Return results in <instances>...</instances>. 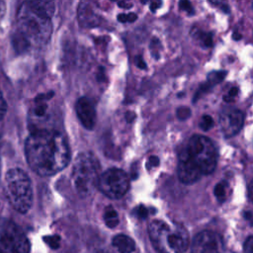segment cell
<instances>
[{
  "label": "cell",
  "mask_w": 253,
  "mask_h": 253,
  "mask_svg": "<svg viewBox=\"0 0 253 253\" xmlns=\"http://www.w3.org/2000/svg\"><path fill=\"white\" fill-rule=\"evenodd\" d=\"M25 154L30 167L43 177L61 171L70 160V149L64 135L47 128L31 131L26 139Z\"/></svg>",
  "instance_id": "6da1fadb"
},
{
  "label": "cell",
  "mask_w": 253,
  "mask_h": 253,
  "mask_svg": "<svg viewBox=\"0 0 253 253\" xmlns=\"http://www.w3.org/2000/svg\"><path fill=\"white\" fill-rule=\"evenodd\" d=\"M216 150L212 141L204 135H193L181 152L178 177L184 184H193L211 174L216 165Z\"/></svg>",
  "instance_id": "7a4b0ae2"
},
{
  "label": "cell",
  "mask_w": 253,
  "mask_h": 253,
  "mask_svg": "<svg viewBox=\"0 0 253 253\" xmlns=\"http://www.w3.org/2000/svg\"><path fill=\"white\" fill-rule=\"evenodd\" d=\"M51 35L50 19L34 12L26 2L18 10L17 31L13 36V44L19 51L31 45H43Z\"/></svg>",
  "instance_id": "3957f363"
},
{
  "label": "cell",
  "mask_w": 253,
  "mask_h": 253,
  "mask_svg": "<svg viewBox=\"0 0 253 253\" xmlns=\"http://www.w3.org/2000/svg\"><path fill=\"white\" fill-rule=\"evenodd\" d=\"M152 246L159 253H184L189 247V235L181 225H169L162 220H153L148 225Z\"/></svg>",
  "instance_id": "277c9868"
},
{
  "label": "cell",
  "mask_w": 253,
  "mask_h": 253,
  "mask_svg": "<svg viewBox=\"0 0 253 253\" xmlns=\"http://www.w3.org/2000/svg\"><path fill=\"white\" fill-rule=\"evenodd\" d=\"M4 192L10 205L19 212H27L33 205L32 182L26 172L12 168L5 175Z\"/></svg>",
  "instance_id": "5b68a950"
},
{
  "label": "cell",
  "mask_w": 253,
  "mask_h": 253,
  "mask_svg": "<svg viewBox=\"0 0 253 253\" xmlns=\"http://www.w3.org/2000/svg\"><path fill=\"white\" fill-rule=\"evenodd\" d=\"M100 163L97 157L89 152L79 153L72 168V182L81 197L89 196L98 185Z\"/></svg>",
  "instance_id": "8992f818"
},
{
  "label": "cell",
  "mask_w": 253,
  "mask_h": 253,
  "mask_svg": "<svg viewBox=\"0 0 253 253\" xmlns=\"http://www.w3.org/2000/svg\"><path fill=\"white\" fill-rule=\"evenodd\" d=\"M30 241L13 221L0 218V253H29Z\"/></svg>",
  "instance_id": "52a82bcc"
},
{
  "label": "cell",
  "mask_w": 253,
  "mask_h": 253,
  "mask_svg": "<svg viewBox=\"0 0 253 253\" xmlns=\"http://www.w3.org/2000/svg\"><path fill=\"white\" fill-rule=\"evenodd\" d=\"M97 188L111 199H120L129 188V178L122 169L110 168L100 175Z\"/></svg>",
  "instance_id": "ba28073f"
},
{
  "label": "cell",
  "mask_w": 253,
  "mask_h": 253,
  "mask_svg": "<svg viewBox=\"0 0 253 253\" xmlns=\"http://www.w3.org/2000/svg\"><path fill=\"white\" fill-rule=\"evenodd\" d=\"M191 253H223L222 239L215 232L202 231L193 239Z\"/></svg>",
  "instance_id": "9c48e42d"
},
{
  "label": "cell",
  "mask_w": 253,
  "mask_h": 253,
  "mask_svg": "<svg viewBox=\"0 0 253 253\" xmlns=\"http://www.w3.org/2000/svg\"><path fill=\"white\" fill-rule=\"evenodd\" d=\"M244 123V115L241 111L231 109L221 113L219 118L220 130L225 137L235 135L242 127Z\"/></svg>",
  "instance_id": "30bf717a"
},
{
  "label": "cell",
  "mask_w": 253,
  "mask_h": 253,
  "mask_svg": "<svg viewBox=\"0 0 253 253\" xmlns=\"http://www.w3.org/2000/svg\"><path fill=\"white\" fill-rule=\"evenodd\" d=\"M76 115L84 126L88 129H92L96 124V110L90 99L87 97H81L77 100L75 105Z\"/></svg>",
  "instance_id": "8fae6325"
},
{
  "label": "cell",
  "mask_w": 253,
  "mask_h": 253,
  "mask_svg": "<svg viewBox=\"0 0 253 253\" xmlns=\"http://www.w3.org/2000/svg\"><path fill=\"white\" fill-rule=\"evenodd\" d=\"M77 15L80 26L83 28H92L100 23V17L90 2H80Z\"/></svg>",
  "instance_id": "7c38bea8"
},
{
  "label": "cell",
  "mask_w": 253,
  "mask_h": 253,
  "mask_svg": "<svg viewBox=\"0 0 253 253\" xmlns=\"http://www.w3.org/2000/svg\"><path fill=\"white\" fill-rule=\"evenodd\" d=\"M28 6L36 13L45 18L51 19L54 13V3L51 1H27Z\"/></svg>",
  "instance_id": "4fadbf2b"
},
{
  "label": "cell",
  "mask_w": 253,
  "mask_h": 253,
  "mask_svg": "<svg viewBox=\"0 0 253 253\" xmlns=\"http://www.w3.org/2000/svg\"><path fill=\"white\" fill-rule=\"evenodd\" d=\"M113 245L120 253H132L135 250V243L133 239L125 234L116 235L113 238Z\"/></svg>",
  "instance_id": "5bb4252c"
},
{
  "label": "cell",
  "mask_w": 253,
  "mask_h": 253,
  "mask_svg": "<svg viewBox=\"0 0 253 253\" xmlns=\"http://www.w3.org/2000/svg\"><path fill=\"white\" fill-rule=\"evenodd\" d=\"M104 220H105V223L107 224V226H109L111 228L118 225L119 216H118L117 211L112 207L106 208L105 212H104Z\"/></svg>",
  "instance_id": "9a60e30c"
},
{
  "label": "cell",
  "mask_w": 253,
  "mask_h": 253,
  "mask_svg": "<svg viewBox=\"0 0 253 253\" xmlns=\"http://www.w3.org/2000/svg\"><path fill=\"white\" fill-rule=\"evenodd\" d=\"M193 38L197 39L202 45L209 47L212 45V35L211 33H206V32H202V31H197L192 33Z\"/></svg>",
  "instance_id": "2e32d148"
},
{
  "label": "cell",
  "mask_w": 253,
  "mask_h": 253,
  "mask_svg": "<svg viewBox=\"0 0 253 253\" xmlns=\"http://www.w3.org/2000/svg\"><path fill=\"white\" fill-rule=\"evenodd\" d=\"M227 72L225 70H218V71H211L208 74V83L211 86L218 84L221 82L224 77L226 76Z\"/></svg>",
  "instance_id": "e0dca14e"
},
{
  "label": "cell",
  "mask_w": 253,
  "mask_h": 253,
  "mask_svg": "<svg viewBox=\"0 0 253 253\" xmlns=\"http://www.w3.org/2000/svg\"><path fill=\"white\" fill-rule=\"evenodd\" d=\"M43 241L52 249H57L60 246V237L58 235L44 236Z\"/></svg>",
  "instance_id": "ac0fdd59"
},
{
  "label": "cell",
  "mask_w": 253,
  "mask_h": 253,
  "mask_svg": "<svg viewBox=\"0 0 253 253\" xmlns=\"http://www.w3.org/2000/svg\"><path fill=\"white\" fill-rule=\"evenodd\" d=\"M213 125V121L211 119V116L209 115H206V116H203L201 122H200V127L203 129V130H209Z\"/></svg>",
  "instance_id": "d6986e66"
},
{
  "label": "cell",
  "mask_w": 253,
  "mask_h": 253,
  "mask_svg": "<svg viewBox=\"0 0 253 253\" xmlns=\"http://www.w3.org/2000/svg\"><path fill=\"white\" fill-rule=\"evenodd\" d=\"M137 19V16L134 13H129V14H120L118 16V20L122 23H126V22H134Z\"/></svg>",
  "instance_id": "ffe728a7"
},
{
  "label": "cell",
  "mask_w": 253,
  "mask_h": 253,
  "mask_svg": "<svg viewBox=\"0 0 253 253\" xmlns=\"http://www.w3.org/2000/svg\"><path fill=\"white\" fill-rule=\"evenodd\" d=\"M191 116V109L188 107H180L177 110V117L180 120H187Z\"/></svg>",
  "instance_id": "44dd1931"
},
{
  "label": "cell",
  "mask_w": 253,
  "mask_h": 253,
  "mask_svg": "<svg viewBox=\"0 0 253 253\" xmlns=\"http://www.w3.org/2000/svg\"><path fill=\"white\" fill-rule=\"evenodd\" d=\"M213 193H214L216 198L224 199V197H225V187H224V185L221 184V183L216 184L214 189H213Z\"/></svg>",
  "instance_id": "7402d4cb"
},
{
  "label": "cell",
  "mask_w": 253,
  "mask_h": 253,
  "mask_svg": "<svg viewBox=\"0 0 253 253\" xmlns=\"http://www.w3.org/2000/svg\"><path fill=\"white\" fill-rule=\"evenodd\" d=\"M212 86L211 85H210L208 82L207 83H203V84H201L200 85V87H199V91H197V93H196V95H195V97H194V102H196L197 101V99H199L200 98V96L202 95V94H204V93H207L211 88Z\"/></svg>",
  "instance_id": "603a6c76"
},
{
  "label": "cell",
  "mask_w": 253,
  "mask_h": 253,
  "mask_svg": "<svg viewBox=\"0 0 253 253\" xmlns=\"http://www.w3.org/2000/svg\"><path fill=\"white\" fill-rule=\"evenodd\" d=\"M6 111H7V104H6V101L3 97L2 91L0 89V121L4 118V116L6 114Z\"/></svg>",
  "instance_id": "cb8c5ba5"
},
{
  "label": "cell",
  "mask_w": 253,
  "mask_h": 253,
  "mask_svg": "<svg viewBox=\"0 0 253 253\" xmlns=\"http://www.w3.org/2000/svg\"><path fill=\"white\" fill-rule=\"evenodd\" d=\"M179 7L181 10L186 11L188 14H193L194 13V9L192 7V4L189 1H181L179 2Z\"/></svg>",
  "instance_id": "d4e9b609"
},
{
  "label": "cell",
  "mask_w": 253,
  "mask_h": 253,
  "mask_svg": "<svg viewBox=\"0 0 253 253\" xmlns=\"http://www.w3.org/2000/svg\"><path fill=\"white\" fill-rule=\"evenodd\" d=\"M244 253H253V236L246 239L244 243Z\"/></svg>",
  "instance_id": "484cf974"
},
{
  "label": "cell",
  "mask_w": 253,
  "mask_h": 253,
  "mask_svg": "<svg viewBox=\"0 0 253 253\" xmlns=\"http://www.w3.org/2000/svg\"><path fill=\"white\" fill-rule=\"evenodd\" d=\"M135 211H136V215L139 218H146L148 215V210L144 206H139L138 208H136Z\"/></svg>",
  "instance_id": "4316f807"
},
{
  "label": "cell",
  "mask_w": 253,
  "mask_h": 253,
  "mask_svg": "<svg viewBox=\"0 0 253 253\" xmlns=\"http://www.w3.org/2000/svg\"><path fill=\"white\" fill-rule=\"evenodd\" d=\"M159 164V158L157 156H150L148 159L147 167H156Z\"/></svg>",
  "instance_id": "83f0119b"
},
{
  "label": "cell",
  "mask_w": 253,
  "mask_h": 253,
  "mask_svg": "<svg viewBox=\"0 0 253 253\" xmlns=\"http://www.w3.org/2000/svg\"><path fill=\"white\" fill-rule=\"evenodd\" d=\"M135 63H136V65H137L140 69H145V68H146V64H145V62H144V60L142 59L141 56H136V58H135Z\"/></svg>",
  "instance_id": "f1b7e54d"
},
{
  "label": "cell",
  "mask_w": 253,
  "mask_h": 253,
  "mask_svg": "<svg viewBox=\"0 0 253 253\" xmlns=\"http://www.w3.org/2000/svg\"><path fill=\"white\" fill-rule=\"evenodd\" d=\"M237 92H238V90H237V88L236 87H232L230 90H229V92H228V94H227V96L228 97H230V98H234L236 95H237Z\"/></svg>",
  "instance_id": "f546056e"
},
{
  "label": "cell",
  "mask_w": 253,
  "mask_h": 253,
  "mask_svg": "<svg viewBox=\"0 0 253 253\" xmlns=\"http://www.w3.org/2000/svg\"><path fill=\"white\" fill-rule=\"evenodd\" d=\"M5 10H6V5L3 1H0V19L4 16L5 14Z\"/></svg>",
  "instance_id": "4dcf8cb0"
},
{
  "label": "cell",
  "mask_w": 253,
  "mask_h": 253,
  "mask_svg": "<svg viewBox=\"0 0 253 253\" xmlns=\"http://www.w3.org/2000/svg\"><path fill=\"white\" fill-rule=\"evenodd\" d=\"M160 5H161V3H160V2H152V3L150 4V10H151L152 12L156 11V10H157V8H158Z\"/></svg>",
  "instance_id": "1f68e13d"
},
{
  "label": "cell",
  "mask_w": 253,
  "mask_h": 253,
  "mask_svg": "<svg viewBox=\"0 0 253 253\" xmlns=\"http://www.w3.org/2000/svg\"><path fill=\"white\" fill-rule=\"evenodd\" d=\"M118 4H119V6L125 8V9H128V8H130L132 6L131 3H126V2H119Z\"/></svg>",
  "instance_id": "d6a6232c"
},
{
  "label": "cell",
  "mask_w": 253,
  "mask_h": 253,
  "mask_svg": "<svg viewBox=\"0 0 253 253\" xmlns=\"http://www.w3.org/2000/svg\"><path fill=\"white\" fill-rule=\"evenodd\" d=\"M249 195H250L251 200L253 201V180H252V182L250 183V186H249Z\"/></svg>",
  "instance_id": "836d02e7"
},
{
  "label": "cell",
  "mask_w": 253,
  "mask_h": 253,
  "mask_svg": "<svg viewBox=\"0 0 253 253\" xmlns=\"http://www.w3.org/2000/svg\"><path fill=\"white\" fill-rule=\"evenodd\" d=\"M244 216H245V218H246V219H252L253 214H252L250 211H246V212L244 213Z\"/></svg>",
  "instance_id": "e575fe53"
},
{
  "label": "cell",
  "mask_w": 253,
  "mask_h": 253,
  "mask_svg": "<svg viewBox=\"0 0 253 253\" xmlns=\"http://www.w3.org/2000/svg\"><path fill=\"white\" fill-rule=\"evenodd\" d=\"M232 38H233V40H235V41H238V40H240L241 39V35L240 34H238V33H234L233 34V36H232Z\"/></svg>",
  "instance_id": "d590c367"
},
{
  "label": "cell",
  "mask_w": 253,
  "mask_h": 253,
  "mask_svg": "<svg viewBox=\"0 0 253 253\" xmlns=\"http://www.w3.org/2000/svg\"><path fill=\"white\" fill-rule=\"evenodd\" d=\"M229 7L227 6V5H221V9L225 12V13H228L229 12V9H228Z\"/></svg>",
  "instance_id": "8d00e7d4"
},
{
  "label": "cell",
  "mask_w": 253,
  "mask_h": 253,
  "mask_svg": "<svg viewBox=\"0 0 253 253\" xmlns=\"http://www.w3.org/2000/svg\"><path fill=\"white\" fill-rule=\"evenodd\" d=\"M223 99H224V101H226V102H232V101H233V99H232V98H230V97H228L227 95H226V96H224V98H223Z\"/></svg>",
  "instance_id": "74e56055"
},
{
  "label": "cell",
  "mask_w": 253,
  "mask_h": 253,
  "mask_svg": "<svg viewBox=\"0 0 253 253\" xmlns=\"http://www.w3.org/2000/svg\"><path fill=\"white\" fill-rule=\"evenodd\" d=\"M252 6H253V4H252Z\"/></svg>",
  "instance_id": "f35d334b"
}]
</instances>
